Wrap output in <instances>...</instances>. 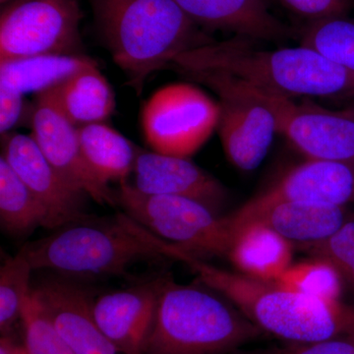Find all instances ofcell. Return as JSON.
Masks as SVG:
<instances>
[{"label": "cell", "instance_id": "9", "mask_svg": "<svg viewBox=\"0 0 354 354\" xmlns=\"http://www.w3.org/2000/svg\"><path fill=\"white\" fill-rule=\"evenodd\" d=\"M220 104L201 88L171 84L151 95L142 111V128L153 152L194 155L218 128Z\"/></svg>", "mask_w": 354, "mask_h": 354}, {"label": "cell", "instance_id": "14", "mask_svg": "<svg viewBox=\"0 0 354 354\" xmlns=\"http://www.w3.org/2000/svg\"><path fill=\"white\" fill-rule=\"evenodd\" d=\"M59 337L75 354H120L95 321L91 291L67 279H44L32 288Z\"/></svg>", "mask_w": 354, "mask_h": 354}, {"label": "cell", "instance_id": "6", "mask_svg": "<svg viewBox=\"0 0 354 354\" xmlns=\"http://www.w3.org/2000/svg\"><path fill=\"white\" fill-rule=\"evenodd\" d=\"M115 197L125 215L186 253L205 261L227 256L234 234L227 216L188 198L145 194L128 181Z\"/></svg>", "mask_w": 354, "mask_h": 354}, {"label": "cell", "instance_id": "20", "mask_svg": "<svg viewBox=\"0 0 354 354\" xmlns=\"http://www.w3.org/2000/svg\"><path fill=\"white\" fill-rule=\"evenodd\" d=\"M62 111L77 128L104 123L115 109V95L97 64L81 70L57 88Z\"/></svg>", "mask_w": 354, "mask_h": 354}, {"label": "cell", "instance_id": "31", "mask_svg": "<svg viewBox=\"0 0 354 354\" xmlns=\"http://www.w3.org/2000/svg\"><path fill=\"white\" fill-rule=\"evenodd\" d=\"M23 94L6 84L0 83V132H10L24 113Z\"/></svg>", "mask_w": 354, "mask_h": 354}, {"label": "cell", "instance_id": "33", "mask_svg": "<svg viewBox=\"0 0 354 354\" xmlns=\"http://www.w3.org/2000/svg\"><path fill=\"white\" fill-rule=\"evenodd\" d=\"M344 109H348V111H351L354 115V100L353 101L348 102V104L344 106Z\"/></svg>", "mask_w": 354, "mask_h": 354}, {"label": "cell", "instance_id": "34", "mask_svg": "<svg viewBox=\"0 0 354 354\" xmlns=\"http://www.w3.org/2000/svg\"><path fill=\"white\" fill-rule=\"evenodd\" d=\"M11 1H14V0H0V2H1V4H7Z\"/></svg>", "mask_w": 354, "mask_h": 354}, {"label": "cell", "instance_id": "8", "mask_svg": "<svg viewBox=\"0 0 354 354\" xmlns=\"http://www.w3.org/2000/svg\"><path fill=\"white\" fill-rule=\"evenodd\" d=\"M78 0H14L0 14V62L39 55H81Z\"/></svg>", "mask_w": 354, "mask_h": 354}, {"label": "cell", "instance_id": "17", "mask_svg": "<svg viewBox=\"0 0 354 354\" xmlns=\"http://www.w3.org/2000/svg\"><path fill=\"white\" fill-rule=\"evenodd\" d=\"M201 29L235 37L281 41L290 29L270 11L266 0H174Z\"/></svg>", "mask_w": 354, "mask_h": 354}, {"label": "cell", "instance_id": "19", "mask_svg": "<svg viewBox=\"0 0 354 354\" xmlns=\"http://www.w3.org/2000/svg\"><path fill=\"white\" fill-rule=\"evenodd\" d=\"M292 242L261 221H249L235 232L227 253L247 278L274 283L292 265Z\"/></svg>", "mask_w": 354, "mask_h": 354}, {"label": "cell", "instance_id": "1", "mask_svg": "<svg viewBox=\"0 0 354 354\" xmlns=\"http://www.w3.org/2000/svg\"><path fill=\"white\" fill-rule=\"evenodd\" d=\"M150 241L165 258L187 266L199 283L228 299L264 333L298 344L354 337V305L220 269L157 235L151 234Z\"/></svg>", "mask_w": 354, "mask_h": 354}, {"label": "cell", "instance_id": "11", "mask_svg": "<svg viewBox=\"0 0 354 354\" xmlns=\"http://www.w3.org/2000/svg\"><path fill=\"white\" fill-rule=\"evenodd\" d=\"M30 120L32 139L70 186L99 204H118L115 192L100 183L86 164L78 128L62 111L53 88L36 95Z\"/></svg>", "mask_w": 354, "mask_h": 354}, {"label": "cell", "instance_id": "13", "mask_svg": "<svg viewBox=\"0 0 354 354\" xmlns=\"http://www.w3.org/2000/svg\"><path fill=\"white\" fill-rule=\"evenodd\" d=\"M283 201L337 207L353 204L354 162L308 158L227 218L232 225L254 212Z\"/></svg>", "mask_w": 354, "mask_h": 354}, {"label": "cell", "instance_id": "2", "mask_svg": "<svg viewBox=\"0 0 354 354\" xmlns=\"http://www.w3.org/2000/svg\"><path fill=\"white\" fill-rule=\"evenodd\" d=\"M251 41H211L179 55L167 69L225 74L286 99L353 101V74L318 51L302 44L262 50Z\"/></svg>", "mask_w": 354, "mask_h": 354}, {"label": "cell", "instance_id": "26", "mask_svg": "<svg viewBox=\"0 0 354 354\" xmlns=\"http://www.w3.org/2000/svg\"><path fill=\"white\" fill-rule=\"evenodd\" d=\"M274 283L325 299H339L344 285L334 266L318 257L291 265Z\"/></svg>", "mask_w": 354, "mask_h": 354}, {"label": "cell", "instance_id": "15", "mask_svg": "<svg viewBox=\"0 0 354 354\" xmlns=\"http://www.w3.org/2000/svg\"><path fill=\"white\" fill-rule=\"evenodd\" d=\"M165 279L104 293L95 300V321L118 353H145Z\"/></svg>", "mask_w": 354, "mask_h": 354}, {"label": "cell", "instance_id": "4", "mask_svg": "<svg viewBox=\"0 0 354 354\" xmlns=\"http://www.w3.org/2000/svg\"><path fill=\"white\" fill-rule=\"evenodd\" d=\"M165 277L144 354H227L264 334L225 297Z\"/></svg>", "mask_w": 354, "mask_h": 354}, {"label": "cell", "instance_id": "21", "mask_svg": "<svg viewBox=\"0 0 354 354\" xmlns=\"http://www.w3.org/2000/svg\"><path fill=\"white\" fill-rule=\"evenodd\" d=\"M84 160L104 185L124 183L132 174L139 149L120 132L104 123L78 128Z\"/></svg>", "mask_w": 354, "mask_h": 354}, {"label": "cell", "instance_id": "10", "mask_svg": "<svg viewBox=\"0 0 354 354\" xmlns=\"http://www.w3.org/2000/svg\"><path fill=\"white\" fill-rule=\"evenodd\" d=\"M279 134L309 160L354 162V115L346 109L301 104L268 93Z\"/></svg>", "mask_w": 354, "mask_h": 354}, {"label": "cell", "instance_id": "7", "mask_svg": "<svg viewBox=\"0 0 354 354\" xmlns=\"http://www.w3.org/2000/svg\"><path fill=\"white\" fill-rule=\"evenodd\" d=\"M179 74L218 95V129L227 158L237 169H257L279 134L276 114L269 94L239 79L208 71H179Z\"/></svg>", "mask_w": 354, "mask_h": 354}, {"label": "cell", "instance_id": "29", "mask_svg": "<svg viewBox=\"0 0 354 354\" xmlns=\"http://www.w3.org/2000/svg\"><path fill=\"white\" fill-rule=\"evenodd\" d=\"M295 15L316 22L330 18L346 17L354 0H279Z\"/></svg>", "mask_w": 354, "mask_h": 354}, {"label": "cell", "instance_id": "23", "mask_svg": "<svg viewBox=\"0 0 354 354\" xmlns=\"http://www.w3.org/2000/svg\"><path fill=\"white\" fill-rule=\"evenodd\" d=\"M0 225L13 237L32 234L46 227V214L39 200L19 176L0 157Z\"/></svg>", "mask_w": 354, "mask_h": 354}, {"label": "cell", "instance_id": "18", "mask_svg": "<svg viewBox=\"0 0 354 354\" xmlns=\"http://www.w3.org/2000/svg\"><path fill=\"white\" fill-rule=\"evenodd\" d=\"M353 218L346 207L283 201L254 212L232 225L237 230L249 221H261L293 244L314 243L328 239Z\"/></svg>", "mask_w": 354, "mask_h": 354}, {"label": "cell", "instance_id": "22", "mask_svg": "<svg viewBox=\"0 0 354 354\" xmlns=\"http://www.w3.org/2000/svg\"><path fill=\"white\" fill-rule=\"evenodd\" d=\"M97 64L86 55H39L0 62V83L21 94L38 95L57 88L81 70Z\"/></svg>", "mask_w": 354, "mask_h": 354}, {"label": "cell", "instance_id": "12", "mask_svg": "<svg viewBox=\"0 0 354 354\" xmlns=\"http://www.w3.org/2000/svg\"><path fill=\"white\" fill-rule=\"evenodd\" d=\"M1 157L44 207L46 228L57 230L90 218L84 212L86 195L59 176L31 135L11 131L1 134Z\"/></svg>", "mask_w": 354, "mask_h": 354}, {"label": "cell", "instance_id": "3", "mask_svg": "<svg viewBox=\"0 0 354 354\" xmlns=\"http://www.w3.org/2000/svg\"><path fill=\"white\" fill-rule=\"evenodd\" d=\"M95 24L128 85L142 94L147 79L174 58L211 43L174 0H90Z\"/></svg>", "mask_w": 354, "mask_h": 354}, {"label": "cell", "instance_id": "28", "mask_svg": "<svg viewBox=\"0 0 354 354\" xmlns=\"http://www.w3.org/2000/svg\"><path fill=\"white\" fill-rule=\"evenodd\" d=\"M312 257L322 258L334 266L344 285L354 290V218H349L334 234L314 243L300 244Z\"/></svg>", "mask_w": 354, "mask_h": 354}, {"label": "cell", "instance_id": "5", "mask_svg": "<svg viewBox=\"0 0 354 354\" xmlns=\"http://www.w3.org/2000/svg\"><path fill=\"white\" fill-rule=\"evenodd\" d=\"M32 270L72 276H121L139 262L164 259L150 242L129 225L124 213L113 220L92 216L57 228L46 239L20 249Z\"/></svg>", "mask_w": 354, "mask_h": 354}, {"label": "cell", "instance_id": "25", "mask_svg": "<svg viewBox=\"0 0 354 354\" xmlns=\"http://www.w3.org/2000/svg\"><path fill=\"white\" fill-rule=\"evenodd\" d=\"M29 260L22 252L7 259L0 269V330L6 335L17 321L31 297V274Z\"/></svg>", "mask_w": 354, "mask_h": 354}, {"label": "cell", "instance_id": "30", "mask_svg": "<svg viewBox=\"0 0 354 354\" xmlns=\"http://www.w3.org/2000/svg\"><path fill=\"white\" fill-rule=\"evenodd\" d=\"M234 354H354V337L330 339V341L298 344L288 342L283 348L237 351Z\"/></svg>", "mask_w": 354, "mask_h": 354}, {"label": "cell", "instance_id": "16", "mask_svg": "<svg viewBox=\"0 0 354 354\" xmlns=\"http://www.w3.org/2000/svg\"><path fill=\"white\" fill-rule=\"evenodd\" d=\"M132 174L140 192L188 198L216 214L227 198L225 186L188 158L139 150Z\"/></svg>", "mask_w": 354, "mask_h": 354}, {"label": "cell", "instance_id": "32", "mask_svg": "<svg viewBox=\"0 0 354 354\" xmlns=\"http://www.w3.org/2000/svg\"><path fill=\"white\" fill-rule=\"evenodd\" d=\"M0 354H29L24 344L19 346L6 335L1 337L0 341Z\"/></svg>", "mask_w": 354, "mask_h": 354}, {"label": "cell", "instance_id": "27", "mask_svg": "<svg viewBox=\"0 0 354 354\" xmlns=\"http://www.w3.org/2000/svg\"><path fill=\"white\" fill-rule=\"evenodd\" d=\"M24 346L29 354H75L57 334L34 293H31L22 319Z\"/></svg>", "mask_w": 354, "mask_h": 354}, {"label": "cell", "instance_id": "24", "mask_svg": "<svg viewBox=\"0 0 354 354\" xmlns=\"http://www.w3.org/2000/svg\"><path fill=\"white\" fill-rule=\"evenodd\" d=\"M300 44L318 51L354 75V19L348 16L310 22L300 35Z\"/></svg>", "mask_w": 354, "mask_h": 354}]
</instances>
